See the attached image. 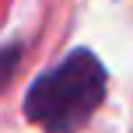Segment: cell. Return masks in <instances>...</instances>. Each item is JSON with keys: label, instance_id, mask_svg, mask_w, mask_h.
<instances>
[{"label": "cell", "instance_id": "obj_2", "mask_svg": "<svg viewBox=\"0 0 133 133\" xmlns=\"http://www.w3.org/2000/svg\"><path fill=\"white\" fill-rule=\"evenodd\" d=\"M18 63H21V46H18V42L0 49V91L11 84V77H14V70H18Z\"/></svg>", "mask_w": 133, "mask_h": 133}, {"label": "cell", "instance_id": "obj_1", "mask_svg": "<svg viewBox=\"0 0 133 133\" xmlns=\"http://www.w3.org/2000/svg\"><path fill=\"white\" fill-rule=\"evenodd\" d=\"M105 98V66L91 49H74L39 74L25 95V116L46 133H77Z\"/></svg>", "mask_w": 133, "mask_h": 133}]
</instances>
